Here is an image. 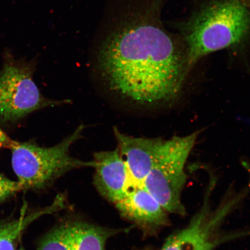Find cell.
<instances>
[{
  "instance_id": "7a4b0ae2",
  "label": "cell",
  "mask_w": 250,
  "mask_h": 250,
  "mask_svg": "<svg viewBox=\"0 0 250 250\" xmlns=\"http://www.w3.org/2000/svg\"><path fill=\"white\" fill-rule=\"evenodd\" d=\"M250 33V10L242 0H205L181 24L189 70L200 59L229 48Z\"/></svg>"
},
{
  "instance_id": "277c9868",
  "label": "cell",
  "mask_w": 250,
  "mask_h": 250,
  "mask_svg": "<svg viewBox=\"0 0 250 250\" xmlns=\"http://www.w3.org/2000/svg\"><path fill=\"white\" fill-rule=\"evenodd\" d=\"M198 133L164 140L155 164L143 186L164 210L170 213L185 214L181 195L186 183L184 171Z\"/></svg>"
},
{
  "instance_id": "9a60e30c",
  "label": "cell",
  "mask_w": 250,
  "mask_h": 250,
  "mask_svg": "<svg viewBox=\"0 0 250 250\" xmlns=\"http://www.w3.org/2000/svg\"><path fill=\"white\" fill-rule=\"evenodd\" d=\"M20 250H24L23 249H21Z\"/></svg>"
},
{
  "instance_id": "6da1fadb",
  "label": "cell",
  "mask_w": 250,
  "mask_h": 250,
  "mask_svg": "<svg viewBox=\"0 0 250 250\" xmlns=\"http://www.w3.org/2000/svg\"><path fill=\"white\" fill-rule=\"evenodd\" d=\"M164 3L146 0L110 31L99 50V67L109 88L137 104L173 98L189 71L180 36L162 22Z\"/></svg>"
},
{
  "instance_id": "9c48e42d",
  "label": "cell",
  "mask_w": 250,
  "mask_h": 250,
  "mask_svg": "<svg viewBox=\"0 0 250 250\" xmlns=\"http://www.w3.org/2000/svg\"><path fill=\"white\" fill-rule=\"evenodd\" d=\"M112 232L85 223H74L73 250H105Z\"/></svg>"
},
{
  "instance_id": "ba28073f",
  "label": "cell",
  "mask_w": 250,
  "mask_h": 250,
  "mask_svg": "<svg viewBox=\"0 0 250 250\" xmlns=\"http://www.w3.org/2000/svg\"><path fill=\"white\" fill-rule=\"evenodd\" d=\"M221 217L219 212L211 216L203 209L188 227L170 237L162 250H212L211 233Z\"/></svg>"
},
{
  "instance_id": "5bb4252c",
  "label": "cell",
  "mask_w": 250,
  "mask_h": 250,
  "mask_svg": "<svg viewBox=\"0 0 250 250\" xmlns=\"http://www.w3.org/2000/svg\"><path fill=\"white\" fill-rule=\"evenodd\" d=\"M242 1L245 3L247 5H248L249 7L250 0H242Z\"/></svg>"
},
{
  "instance_id": "8992f818",
  "label": "cell",
  "mask_w": 250,
  "mask_h": 250,
  "mask_svg": "<svg viewBox=\"0 0 250 250\" xmlns=\"http://www.w3.org/2000/svg\"><path fill=\"white\" fill-rule=\"evenodd\" d=\"M93 161L96 163L95 183L98 189L112 202L120 201L126 195L130 181L120 150L96 152Z\"/></svg>"
},
{
  "instance_id": "30bf717a",
  "label": "cell",
  "mask_w": 250,
  "mask_h": 250,
  "mask_svg": "<svg viewBox=\"0 0 250 250\" xmlns=\"http://www.w3.org/2000/svg\"><path fill=\"white\" fill-rule=\"evenodd\" d=\"M41 213L36 212L0 223V250H16L25 228Z\"/></svg>"
},
{
  "instance_id": "5b68a950",
  "label": "cell",
  "mask_w": 250,
  "mask_h": 250,
  "mask_svg": "<svg viewBox=\"0 0 250 250\" xmlns=\"http://www.w3.org/2000/svg\"><path fill=\"white\" fill-rule=\"evenodd\" d=\"M65 102L45 98L29 67L8 64L0 71V120L3 123H14L34 111Z\"/></svg>"
},
{
  "instance_id": "3957f363",
  "label": "cell",
  "mask_w": 250,
  "mask_h": 250,
  "mask_svg": "<svg viewBox=\"0 0 250 250\" xmlns=\"http://www.w3.org/2000/svg\"><path fill=\"white\" fill-rule=\"evenodd\" d=\"M80 126L58 145L42 147L32 143L12 140V168L22 190L42 189L67 171L85 167H95V162L71 156L70 149L82 136Z\"/></svg>"
},
{
  "instance_id": "52a82bcc",
  "label": "cell",
  "mask_w": 250,
  "mask_h": 250,
  "mask_svg": "<svg viewBox=\"0 0 250 250\" xmlns=\"http://www.w3.org/2000/svg\"><path fill=\"white\" fill-rule=\"evenodd\" d=\"M125 217L142 224L160 226L167 224V211L143 185L130 182L124 198L115 203Z\"/></svg>"
},
{
  "instance_id": "7c38bea8",
  "label": "cell",
  "mask_w": 250,
  "mask_h": 250,
  "mask_svg": "<svg viewBox=\"0 0 250 250\" xmlns=\"http://www.w3.org/2000/svg\"><path fill=\"white\" fill-rule=\"evenodd\" d=\"M21 190L22 188L18 181H12L0 174V204Z\"/></svg>"
},
{
  "instance_id": "8fae6325",
  "label": "cell",
  "mask_w": 250,
  "mask_h": 250,
  "mask_svg": "<svg viewBox=\"0 0 250 250\" xmlns=\"http://www.w3.org/2000/svg\"><path fill=\"white\" fill-rule=\"evenodd\" d=\"M74 223L62 225L43 237L39 250H73Z\"/></svg>"
},
{
  "instance_id": "4fadbf2b",
  "label": "cell",
  "mask_w": 250,
  "mask_h": 250,
  "mask_svg": "<svg viewBox=\"0 0 250 250\" xmlns=\"http://www.w3.org/2000/svg\"><path fill=\"white\" fill-rule=\"evenodd\" d=\"M12 140L9 138L4 131L0 128V149L10 147Z\"/></svg>"
}]
</instances>
